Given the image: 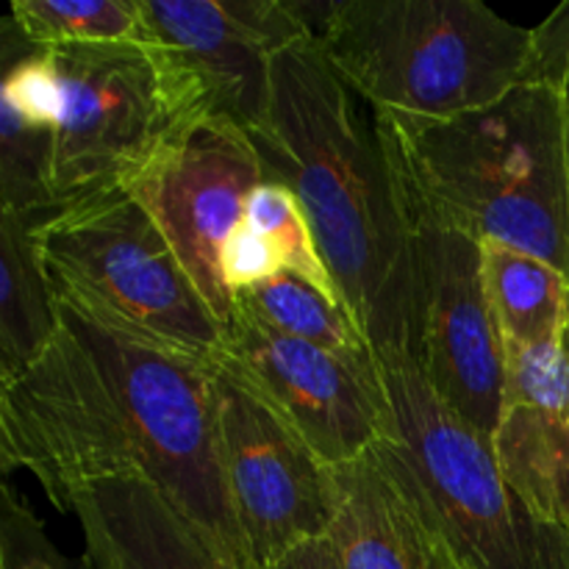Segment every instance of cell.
Here are the masks:
<instances>
[{
	"instance_id": "cell-16",
	"label": "cell",
	"mask_w": 569,
	"mask_h": 569,
	"mask_svg": "<svg viewBox=\"0 0 569 569\" xmlns=\"http://www.w3.org/2000/svg\"><path fill=\"white\" fill-rule=\"evenodd\" d=\"M89 569H256L217 550L144 478H111L72 498Z\"/></svg>"
},
{
	"instance_id": "cell-18",
	"label": "cell",
	"mask_w": 569,
	"mask_h": 569,
	"mask_svg": "<svg viewBox=\"0 0 569 569\" xmlns=\"http://www.w3.org/2000/svg\"><path fill=\"white\" fill-rule=\"evenodd\" d=\"M483 287L506 345H561L569 326V276L539 256L483 242Z\"/></svg>"
},
{
	"instance_id": "cell-2",
	"label": "cell",
	"mask_w": 569,
	"mask_h": 569,
	"mask_svg": "<svg viewBox=\"0 0 569 569\" xmlns=\"http://www.w3.org/2000/svg\"><path fill=\"white\" fill-rule=\"evenodd\" d=\"M372 122L406 200L569 276V164L553 83L522 81L467 114L372 111Z\"/></svg>"
},
{
	"instance_id": "cell-24",
	"label": "cell",
	"mask_w": 569,
	"mask_h": 569,
	"mask_svg": "<svg viewBox=\"0 0 569 569\" xmlns=\"http://www.w3.org/2000/svg\"><path fill=\"white\" fill-rule=\"evenodd\" d=\"M528 81H550L559 92L569 164V3L559 6L542 26L533 28V61Z\"/></svg>"
},
{
	"instance_id": "cell-9",
	"label": "cell",
	"mask_w": 569,
	"mask_h": 569,
	"mask_svg": "<svg viewBox=\"0 0 569 569\" xmlns=\"http://www.w3.org/2000/svg\"><path fill=\"white\" fill-rule=\"evenodd\" d=\"M400 203L417 270L415 361L461 420L492 437L503 409L506 342L483 287V242L403 194Z\"/></svg>"
},
{
	"instance_id": "cell-15",
	"label": "cell",
	"mask_w": 569,
	"mask_h": 569,
	"mask_svg": "<svg viewBox=\"0 0 569 569\" xmlns=\"http://www.w3.org/2000/svg\"><path fill=\"white\" fill-rule=\"evenodd\" d=\"M492 450L522 503L569 531V361L561 345H506V392Z\"/></svg>"
},
{
	"instance_id": "cell-3",
	"label": "cell",
	"mask_w": 569,
	"mask_h": 569,
	"mask_svg": "<svg viewBox=\"0 0 569 569\" xmlns=\"http://www.w3.org/2000/svg\"><path fill=\"white\" fill-rule=\"evenodd\" d=\"M292 3L311 42L376 114H467L531 72L533 28L481 0Z\"/></svg>"
},
{
	"instance_id": "cell-21",
	"label": "cell",
	"mask_w": 569,
	"mask_h": 569,
	"mask_svg": "<svg viewBox=\"0 0 569 569\" xmlns=\"http://www.w3.org/2000/svg\"><path fill=\"white\" fill-rule=\"evenodd\" d=\"M56 126L0 103V211L48 214L59 209L53 189Z\"/></svg>"
},
{
	"instance_id": "cell-6",
	"label": "cell",
	"mask_w": 569,
	"mask_h": 569,
	"mask_svg": "<svg viewBox=\"0 0 569 569\" xmlns=\"http://www.w3.org/2000/svg\"><path fill=\"white\" fill-rule=\"evenodd\" d=\"M387 433L433 517L476 569H569V531L539 520L500 472L492 437L461 420L406 350H376Z\"/></svg>"
},
{
	"instance_id": "cell-17",
	"label": "cell",
	"mask_w": 569,
	"mask_h": 569,
	"mask_svg": "<svg viewBox=\"0 0 569 569\" xmlns=\"http://www.w3.org/2000/svg\"><path fill=\"white\" fill-rule=\"evenodd\" d=\"M39 217L0 211V383L26 370L59 333V303L33 237Z\"/></svg>"
},
{
	"instance_id": "cell-4",
	"label": "cell",
	"mask_w": 569,
	"mask_h": 569,
	"mask_svg": "<svg viewBox=\"0 0 569 569\" xmlns=\"http://www.w3.org/2000/svg\"><path fill=\"white\" fill-rule=\"evenodd\" d=\"M56 303L120 392L142 448L144 481L217 550L250 565L222 467L217 359L111 326L59 295Z\"/></svg>"
},
{
	"instance_id": "cell-23",
	"label": "cell",
	"mask_w": 569,
	"mask_h": 569,
	"mask_svg": "<svg viewBox=\"0 0 569 569\" xmlns=\"http://www.w3.org/2000/svg\"><path fill=\"white\" fill-rule=\"evenodd\" d=\"M0 569H89L50 542L31 506L11 487H0Z\"/></svg>"
},
{
	"instance_id": "cell-8",
	"label": "cell",
	"mask_w": 569,
	"mask_h": 569,
	"mask_svg": "<svg viewBox=\"0 0 569 569\" xmlns=\"http://www.w3.org/2000/svg\"><path fill=\"white\" fill-rule=\"evenodd\" d=\"M0 467L31 472L61 515L92 483L144 478L120 392L61 317L53 342L0 383Z\"/></svg>"
},
{
	"instance_id": "cell-11",
	"label": "cell",
	"mask_w": 569,
	"mask_h": 569,
	"mask_svg": "<svg viewBox=\"0 0 569 569\" xmlns=\"http://www.w3.org/2000/svg\"><path fill=\"white\" fill-rule=\"evenodd\" d=\"M248 383L328 467L370 453L387 433V395L376 365L283 337L237 303L226 348L217 356Z\"/></svg>"
},
{
	"instance_id": "cell-13",
	"label": "cell",
	"mask_w": 569,
	"mask_h": 569,
	"mask_svg": "<svg viewBox=\"0 0 569 569\" xmlns=\"http://www.w3.org/2000/svg\"><path fill=\"white\" fill-rule=\"evenodd\" d=\"M150 39L172 56L206 114L244 133L264 122L270 67L311 42L292 0H142Z\"/></svg>"
},
{
	"instance_id": "cell-27",
	"label": "cell",
	"mask_w": 569,
	"mask_h": 569,
	"mask_svg": "<svg viewBox=\"0 0 569 569\" xmlns=\"http://www.w3.org/2000/svg\"><path fill=\"white\" fill-rule=\"evenodd\" d=\"M565 353H567V361H569V326H567V333H565Z\"/></svg>"
},
{
	"instance_id": "cell-5",
	"label": "cell",
	"mask_w": 569,
	"mask_h": 569,
	"mask_svg": "<svg viewBox=\"0 0 569 569\" xmlns=\"http://www.w3.org/2000/svg\"><path fill=\"white\" fill-rule=\"evenodd\" d=\"M53 292L98 320L217 359L226 328L159 222L128 187L48 211L33 226Z\"/></svg>"
},
{
	"instance_id": "cell-22",
	"label": "cell",
	"mask_w": 569,
	"mask_h": 569,
	"mask_svg": "<svg viewBox=\"0 0 569 569\" xmlns=\"http://www.w3.org/2000/svg\"><path fill=\"white\" fill-rule=\"evenodd\" d=\"M244 222L270 242L278 261H281V272L300 278V281L315 287L317 292H322L328 300L345 309L337 281H333L331 270H328L326 259L320 253V244L315 239V231L309 226V217H306L303 206L298 203L292 189L278 181L259 183L248 198Z\"/></svg>"
},
{
	"instance_id": "cell-19",
	"label": "cell",
	"mask_w": 569,
	"mask_h": 569,
	"mask_svg": "<svg viewBox=\"0 0 569 569\" xmlns=\"http://www.w3.org/2000/svg\"><path fill=\"white\" fill-rule=\"evenodd\" d=\"M237 303L253 311L261 322L281 331L283 337L317 345L350 365H376L370 342L361 337L348 311L289 272H278L259 287L239 292Z\"/></svg>"
},
{
	"instance_id": "cell-20",
	"label": "cell",
	"mask_w": 569,
	"mask_h": 569,
	"mask_svg": "<svg viewBox=\"0 0 569 569\" xmlns=\"http://www.w3.org/2000/svg\"><path fill=\"white\" fill-rule=\"evenodd\" d=\"M9 17L42 50L150 42L142 0H14Z\"/></svg>"
},
{
	"instance_id": "cell-25",
	"label": "cell",
	"mask_w": 569,
	"mask_h": 569,
	"mask_svg": "<svg viewBox=\"0 0 569 569\" xmlns=\"http://www.w3.org/2000/svg\"><path fill=\"white\" fill-rule=\"evenodd\" d=\"M278 272H281V261H278L276 250L261 233L242 222L222 250V278H226L228 292L237 298L239 292L259 287L261 281L278 276Z\"/></svg>"
},
{
	"instance_id": "cell-1",
	"label": "cell",
	"mask_w": 569,
	"mask_h": 569,
	"mask_svg": "<svg viewBox=\"0 0 569 569\" xmlns=\"http://www.w3.org/2000/svg\"><path fill=\"white\" fill-rule=\"evenodd\" d=\"M267 181L303 206L339 298L376 350H417L411 231L376 122L356 106L317 42L283 48L270 67V106L256 131Z\"/></svg>"
},
{
	"instance_id": "cell-14",
	"label": "cell",
	"mask_w": 569,
	"mask_h": 569,
	"mask_svg": "<svg viewBox=\"0 0 569 569\" xmlns=\"http://www.w3.org/2000/svg\"><path fill=\"white\" fill-rule=\"evenodd\" d=\"M333 526L348 569H476L433 517L409 461L381 439L359 461L331 467Z\"/></svg>"
},
{
	"instance_id": "cell-10",
	"label": "cell",
	"mask_w": 569,
	"mask_h": 569,
	"mask_svg": "<svg viewBox=\"0 0 569 569\" xmlns=\"http://www.w3.org/2000/svg\"><path fill=\"white\" fill-rule=\"evenodd\" d=\"M264 181L259 150L248 133L231 120L198 114L181 122L126 183L159 222L194 287L226 328V337L237 298L222 278V250L244 222L248 198Z\"/></svg>"
},
{
	"instance_id": "cell-26",
	"label": "cell",
	"mask_w": 569,
	"mask_h": 569,
	"mask_svg": "<svg viewBox=\"0 0 569 569\" xmlns=\"http://www.w3.org/2000/svg\"><path fill=\"white\" fill-rule=\"evenodd\" d=\"M270 569H348L345 567L342 553H339L337 542L328 537L306 539V542L295 545L283 559H278Z\"/></svg>"
},
{
	"instance_id": "cell-12",
	"label": "cell",
	"mask_w": 569,
	"mask_h": 569,
	"mask_svg": "<svg viewBox=\"0 0 569 569\" xmlns=\"http://www.w3.org/2000/svg\"><path fill=\"white\" fill-rule=\"evenodd\" d=\"M217 367L228 495L250 565L270 569L295 545L331 533V467L248 383Z\"/></svg>"
},
{
	"instance_id": "cell-7",
	"label": "cell",
	"mask_w": 569,
	"mask_h": 569,
	"mask_svg": "<svg viewBox=\"0 0 569 569\" xmlns=\"http://www.w3.org/2000/svg\"><path fill=\"white\" fill-rule=\"evenodd\" d=\"M48 53L59 78V206L126 187L181 122L206 114L192 83L153 39Z\"/></svg>"
}]
</instances>
